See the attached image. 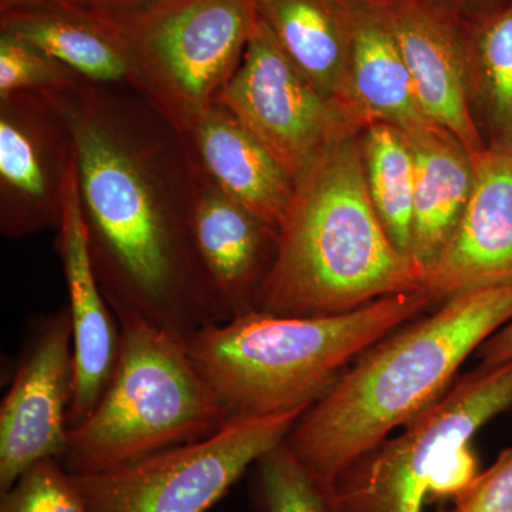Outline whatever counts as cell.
Here are the masks:
<instances>
[{
  "label": "cell",
  "instance_id": "cell-1",
  "mask_svg": "<svg viewBox=\"0 0 512 512\" xmlns=\"http://www.w3.org/2000/svg\"><path fill=\"white\" fill-rule=\"evenodd\" d=\"M512 319V285L460 293L366 350L284 443L326 488L441 399L471 353Z\"/></svg>",
  "mask_w": 512,
  "mask_h": 512
},
{
  "label": "cell",
  "instance_id": "cell-2",
  "mask_svg": "<svg viewBox=\"0 0 512 512\" xmlns=\"http://www.w3.org/2000/svg\"><path fill=\"white\" fill-rule=\"evenodd\" d=\"M424 281L373 207L362 143L353 134L326 144L293 181L255 309L292 318L340 315L423 291Z\"/></svg>",
  "mask_w": 512,
  "mask_h": 512
},
{
  "label": "cell",
  "instance_id": "cell-3",
  "mask_svg": "<svg viewBox=\"0 0 512 512\" xmlns=\"http://www.w3.org/2000/svg\"><path fill=\"white\" fill-rule=\"evenodd\" d=\"M74 140L90 248L114 315L133 313L185 339L222 322L191 238L175 227L133 157L96 124L79 126Z\"/></svg>",
  "mask_w": 512,
  "mask_h": 512
},
{
  "label": "cell",
  "instance_id": "cell-4",
  "mask_svg": "<svg viewBox=\"0 0 512 512\" xmlns=\"http://www.w3.org/2000/svg\"><path fill=\"white\" fill-rule=\"evenodd\" d=\"M434 303L423 289L318 318L252 309L195 330L187 349L232 420L269 416L312 406L357 357Z\"/></svg>",
  "mask_w": 512,
  "mask_h": 512
},
{
  "label": "cell",
  "instance_id": "cell-5",
  "mask_svg": "<svg viewBox=\"0 0 512 512\" xmlns=\"http://www.w3.org/2000/svg\"><path fill=\"white\" fill-rule=\"evenodd\" d=\"M119 362L89 419L69 430L62 464L92 474L214 436L232 421L192 362L187 339L133 315H116Z\"/></svg>",
  "mask_w": 512,
  "mask_h": 512
},
{
  "label": "cell",
  "instance_id": "cell-6",
  "mask_svg": "<svg viewBox=\"0 0 512 512\" xmlns=\"http://www.w3.org/2000/svg\"><path fill=\"white\" fill-rule=\"evenodd\" d=\"M87 12L119 36L134 73L192 124L237 72L256 22L254 0H158L124 12Z\"/></svg>",
  "mask_w": 512,
  "mask_h": 512
},
{
  "label": "cell",
  "instance_id": "cell-7",
  "mask_svg": "<svg viewBox=\"0 0 512 512\" xmlns=\"http://www.w3.org/2000/svg\"><path fill=\"white\" fill-rule=\"evenodd\" d=\"M512 407V359L480 365L340 473L330 487L339 512H421L447 458Z\"/></svg>",
  "mask_w": 512,
  "mask_h": 512
},
{
  "label": "cell",
  "instance_id": "cell-8",
  "mask_svg": "<svg viewBox=\"0 0 512 512\" xmlns=\"http://www.w3.org/2000/svg\"><path fill=\"white\" fill-rule=\"evenodd\" d=\"M311 406L229 421L214 436L114 470L73 474L89 512H205Z\"/></svg>",
  "mask_w": 512,
  "mask_h": 512
},
{
  "label": "cell",
  "instance_id": "cell-9",
  "mask_svg": "<svg viewBox=\"0 0 512 512\" xmlns=\"http://www.w3.org/2000/svg\"><path fill=\"white\" fill-rule=\"evenodd\" d=\"M218 99L293 181L326 144L365 128L312 86L258 15L241 66Z\"/></svg>",
  "mask_w": 512,
  "mask_h": 512
},
{
  "label": "cell",
  "instance_id": "cell-10",
  "mask_svg": "<svg viewBox=\"0 0 512 512\" xmlns=\"http://www.w3.org/2000/svg\"><path fill=\"white\" fill-rule=\"evenodd\" d=\"M73 328L69 308L40 323L0 406V494L33 464L62 460L73 396Z\"/></svg>",
  "mask_w": 512,
  "mask_h": 512
},
{
  "label": "cell",
  "instance_id": "cell-11",
  "mask_svg": "<svg viewBox=\"0 0 512 512\" xmlns=\"http://www.w3.org/2000/svg\"><path fill=\"white\" fill-rule=\"evenodd\" d=\"M60 228V254L73 328L70 430L89 419L100 403L119 362L121 345L119 319L110 311L94 268L79 175L73 168L64 177Z\"/></svg>",
  "mask_w": 512,
  "mask_h": 512
},
{
  "label": "cell",
  "instance_id": "cell-12",
  "mask_svg": "<svg viewBox=\"0 0 512 512\" xmlns=\"http://www.w3.org/2000/svg\"><path fill=\"white\" fill-rule=\"evenodd\" d=\"M382 10L409 72L424 113L470 154L484 143L470 106L466 32L457 15L424 0H399Z\"/></svg>",
  "mask_w": 512,
  "mask_h": 512
},
{
  "label": "cell",
  "instance_id": "cell-13",
  "mask_svg": "<svg viewBox=\"0 0 512 512\" xmlns=\"http://www.w3.org/2000/svg\"><path fill=\"white\" fill-rule=\"evenodd\" d=\"M471 156L470 200L424 282V291L436 303L464 292L512 285V150L490 144Z\"/></svg>",
  "mask_w": 512,
  "mask_h": 512
},
{
  "label": "cell",
  "instance_id": "cell-14",
  "mask_svg": "<svg viewBox=\"0 0 512 512\" xmlns=\"http://www.w3.org/2000/svg\"><path fill=\"white\" fill-rule=\"evenodd\" d=\"M188 229L224 322L255 309L271 268L265 261L266 245L276 242L278 232L222 191L205 195L194 205Z\"/></svg>",
  "mask_w": 512,
  "mask_h": 512
},
{
  "label": "cell",
  "instance_id": "cell-15",
  "mask_svg": "<svg viewBox=\"0 0 512 512\" xmlns=\"http://www.w3.org/2000/svg\"><path fill=\"white\" fill-rule=\"evenodd\" d=\"M286 56L323 97L367 128L350 87L352 20L342 0H254Z\"/></svg>",
  "mask_w": 512,
  "mask_h": 512
},
{
  "label": "cell",
  "instance_id": "cell-16",
  "mask_svg": "<svg viewBox=\"0 0 512 512\" xmlns=\"http://www.w3.org/2000/svg\"><path fill=\"white\" fill-rule=\"evenodd\" d=\"M407 137L416 164L412 258L426 278L456 232L470 200L473 156L453 134L437 124H429Z\"/></svg>",
  "mask_w": 512,
  "mask_h": 512
},
{
  "label": "cell",
  "instance_id": "cell-17",
  "mask_svg": "<svg viewBox=\"0 0 512 512\" xmlns=\"http://www.w3.org/2000/svg\"><path fill=\"white\" fill-rule=\"evenodd\" d=\"M2 33L93 80L134 73L126 47L103 22L63 0H32L2 9Z\"/></svg>",
  "mask_w": 512,
  "mask_h": 512
},
{
  "label": "cell",
  "instance_id": "cell-18",
  "mask_svg": "<svg viewBox=\"0 0 512 512\" xmlns=\"http://www.w3.org/2000/svg\"><path fill=\"white\" fill-rule=\"evenodd\" d=\"M352 57L350 87L367 127L386 123L409 134L433 123L419 97L382 10L363 0L350 2Z\"/></svg>",
  "mask_w": 512,
  "mask_h": 512
},
{
  "label": "cell",
  "instance_id": "cell-19",
  "mask_svg": "<svg viewBox=\"0 0 512 512\" xmlns=\"http://www.w3.org/2000/svg\"><path fill=\"white\" fill-rule=\"evenodd\" d=\"M202 158L221 191L278 232L291 204L293 180L228 110L211 109L197 123Z\"/></svg>",
  "mask_w": 512,
  "mask_h": 512
},
{
  "label": "cell",
  "instance_id": "cell-20",
  "mask_svg": "<svg viewBox=\"0 0 512 512\" xmlns=\"http://www.w3.org/2000/svg\"><path fill=\"white\" fill-rule=\"evenodd\" d=\"M365 130L363 164L373 207L393 244L412 256L416 184L412 143L403 130L392 124L373 123Z\"/></svg>",
  "mask_w": 512,
  "mask_h": 512
},
{
  "label": "cell",
  "instance_id": "cell-21",
  "mask_svg": "<svg viewBox=\"0 0 512 512\" xmlns=\"http://www.w3.org/2000/svg\"><path fill=\"white\" fill-rule=\"evenodd\" d=\"M471 84L480 96L491 146L512 150V0H503L466 23Z\"/></svg>",
  "mask_w": 512,
  "mask_h": 512
},
{
  "label": "cell",
  "instance_id": "cell-22",
  "mask_svg": "<svg viewBox=\"0 0 512 512\" xmlns=\"http://www.w3.org/2000/svg\"><path fill=\"white\" fill-rule=\"evenodd\" d=\"M256 490L266 512H339L329 488L319 483L279 444L255 463Z\"/></svg>",
  "mask_w": 512,
  "mask_h": 512
},
{
  "label": "cell",
  "instance_id": "cell-23",
  "mask_svg": "<svg viewBox=\"0 0 512 512\" xmlns=\"http://www.w3.org/2000/svg\"><path fill=\"white\" fill-rule=\"evenodd\" d=\"M0 512H89L73 474L57 458L33 464L5 493Z\"/></svg>",
  "mask_w": 512,
  "mask_h": 512
},
{
  "label": "cell",
  "instance_id": "cell-24",
  "mask_svg": "<svg viewBox=\"0 0 512 512\" xmlns=\"http://www.w3.org/2000/svg\"><path fill=\"white\" fill-rule=\"evenodd\" d=\"M0 174L26 197H45L46 180L39 154L28 134L5 117L0 121Z\"/></svg>",
  "mask_w": 512,
  "mask_h": 512
},
{
  "label": "cell",
  "instance_id": "cell-25",
  "mask_svg": "<svg viewBox=\"0 0 512 512\" xmlns=\"http://www.w3.org/2000/svg\"><path fill=\"white\" fill-rule=\"evenodd\" d=\"M60 64L15 37L0 35V93L2 97L23 87L57 76Z\"/></svg>",
  "mask_w": 512,
  "mask_h": 512
},
{
  "label": "cell",
  "instance_id": "cell-26",
  "mask_svg": "<svg viewBox=\"0 0 512 512\" xmlns=\"http://www.w3.org/2000/svg\"><path fill=\"white\" fill-rule=\"evenodd\" d=\"M454 512H512V447L457 495Z\"/></svg>",
  "mask_w": 512,
  "mask_h": 512
},
{
  "label": "cell",
  "instance_id": "cell-27",
  "mask_svg": "<svg viewBox=\"0 0 512 512\" xmlns=\"http://www.w3.org/2000/svg\"><path fill=\"white\" fill-rule=\"evenodd\" d=\"M481 365L497 366L512 359V319L477 350Z\"/></svg>",
  "mask_w": 512,
  "mask_h": 512
},
{
  "label": "cell",
  "instance_id": "cell-28",
  "mask_svg": "<svg viewBox=\"0 0 512 512\" xmlns=\"http://www.w3.org/2000/svg\"><path fill=\"white\" fill-rule=\"evenodd\" d=\"M70 5L77 6L92 12L113 13L124 12V10H133L151 5L158 0H63Z\"/></svg>",
  "mask_w": 512,
  "mask_h": 512
},
{
  "label": "cell",
  "instance_id": "cell-29",
  "mask_svg": "<svg viewBox=\"0 0 512 512\" xmlns=\"http://www.w3.org/2000/svg\"><path fill=\"white\" fill-rule=\"evenodd\" d=\"M424 2L430 3V5L437 6V8L447 10V12L457 15V10L463 8L464 5L481 2V0H424Z\"/></svg>",
  "mask_w": 512,
  "mask_h": 512
},
{
  "label": "cell",
  "instance_id": "cell-30",
  "mask_svg": "<svg viewBox=\"0 0 512 512\" xmlns=\"http://www.w3.org/2000/svg\"><path fill=\"white\" fill-rule=\"evenodd\" d=\"M367 5L373 6V8L377 9H386L389 6L394 5V3L399 2V0H363Z\"/></svg>",
  "mask_w": 512,
  "mask_h": 512
},
{
  "label": "cell",
  "instance_id": "cell-31",
  "mask_svg": "<svg viewBox=\"0 0 512 512\" xmlns=\"http://www.w3.org/2000/svg\"><path fill=\"white\" fill-rule=\"evenodd\" d=\"M30 2V0H2V9L8 6L19 5V3Z\"/></svg>",
  "mask_w": 512,
  "mask_h": 512
},
{
  "label": "cell",
  "instance_id": "cell-32",
  "mask_svg": "<svg viewBox=\"0 0 512 512\" xmlns=\"http://www.w3.org/2000/svg\"><path fill=\"white\" fill-rule=\"evenodd\" d=\"M342 2L350 3V2H353V0H342Z\"/></svg>",
  "mask_w": 512,
  "mask_h": 512
}]
</instances>
